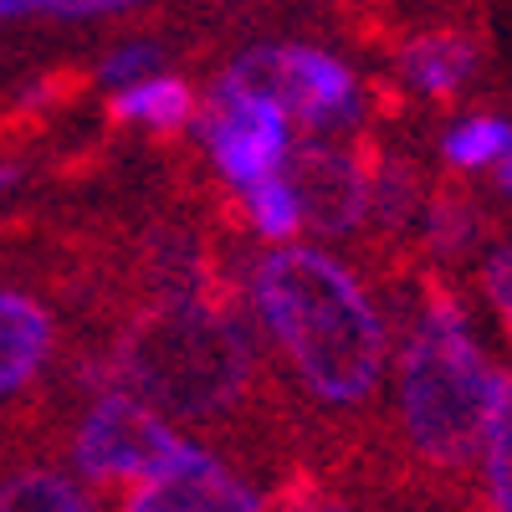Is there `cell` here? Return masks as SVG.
Masks as SVG:
<instances>
[{
    "label": "cell",
    "mask_w": 512,
    "mask_h": 512,
    "mask_svg": "<svg viewBox=\"0 0 512 512\" xmlns=\"http://www.w3.org/2000/svg\"><path fill=\"white\" fill-rule=\"evenodd\" d=\"M128 390L149 405L205 415L226 410L251 374V338L236 318H221L200 303H180L164 318L134 328L123 349Z\"/></svg>",
    "instance_id": "3957f363"
},
{
    "label": "cell",
    "mask_w": 512,
    "mask_h": 512,
    "mask_svg": "<svg viewBox=\"0 0 512 512\" xmlns=\"http://www.w3.org/2000/svg\"><path fill=\"white\" fill-rule=\"evenodd\" d=\"M190 123H195V139L216 159L221 180H231L236 190H246L262 175H277L297 144V123L287 118L282 103L246 93L226 77H216V88L205 93V108Z\"/></svg>",
    "instance_id": "5b68a950"
},
{
    "label": "cell",
    "mask_w": 512,
    "mask_h": 512,
    "mask_svg": "<svg viewBox=\"0 0 512 512\" xmlns=\"http://www.w3.org/2000/svg\"><path fill=\"white\" fill-rule=\"evenodd\" d=\"M282 169L303 200V226L318 236H354L369 221V169L359 154L338 144H292Z\"/></svg>",
    "instance_id": "ba28073f"
},
{
    "label": "cell",
    "mask_w": 512,
    "mask_h": 512,
    "mask_svg": "<svg viewBox=\"0 0 512 512\" xmlns=\"http://www.w3.org/2000/svg\"><path fill=\"white\" fill-rule=\"evenodd\" d=\"M159 67H164V52L154 47V41H123L118 52L103 57L98 82H108V88H123V82H139V77H149V72H159Z\"/></svg>",
    "instance_id": "ac0fdd59"
},
{
    "label": "cell",
    "mask_w": 512,
    "mask_h": 512,
    "mask_svg": "<svg viewBox=\"0 0 512 512\" xmlns=\"http://www.w3.org/2000/svg\"><path fill=\"white\" fill-rule=\"evenodd\" d=\"M241 205H246V221L262 241H292L303 231V200H297V185L287 180V169L277 175H262L241 190Z\"/></svg>",
    "instance_id": "4fadbf2b"
},
{
    "label": "cell",
    "mask_w": 512,
    "mask_h": 512,
    "mask_svg": "<svg viewBox=\"0 0 512 512\" xmlns=\"http://www.w3.org/2000/svg\"><path fill=\"white\" fill-rule=\"evenodd\" d=\"M482 287H487L492 313H497V318L507 323V333H512V246H492V251H487Z\"/></svg>",
    "instance_id": "d6986e66"
},
{
    "label": "cell",
    "mask_w": 512,
    "mask_h": 512,
    "mask_svg": "<svg viewBox=\"0 0 512 512\" xmlns=\"http://www.w3.org/2000/svg\"><path fill=\"white\" fill-rule=\"evenodd\" d=\"M93 497L62 472H16L0 482V512H82Z\"/></svg>",
    "instance_id": "5bb4252c"
},
{
    "label": "cell",
    "mask_w": 512,
    "mask_h": 512,
    "mask_svg": "<svg viewBox=\"0 0 512 512\" xmlns=\"http://www.w3.org/2000/svg\"><path fill=\"white\" fill-rule=\"evenodd\" d=\"M47 103H52V88H41V82L21 93V108H47Z\"/></svg>",
    "instance_id": "603a6c76"
},
{
    "label": "cell",
    "mask_w": 512,
    "mask_h": 512,
    "mask_svg": "<svg viewBox=\"0 0 512 512\" xmlns=\"http://www.w3.org/2000/svg\"><path fill=\"white\" fill-rule=\"evenodd\" d=\"M400 82L420 98H451L466 88V77L477 72V41L461 31H425L415 41H405L400 57Z\"/></svg>",
    "instance_id": "30bf717a"
},
{
    "label": "cell",
    "mask_w": 512,
    "mask_h": 512,
    "mask_svg": "<svg viewBox=\"0 0 512 512\" xmlns=\"http://www.w3.org/2000/svg\"><path fill=\"white\" fill-rule=\"evenodd\" d=\"M477 461H482L487 502L502 507V512H512V374H502L497 395H492V410H487V425H482Z\"/></svg>",
    "instance_id": "7c38bea8"
},
{
    "label": "cell",
    "mask_w": 512,
    "mask_h": 512,
    "mask_svg": "<svg viewBox=\"0 0 512 512\" xmlns=\"http://www.w3.org/2000/svg\"><path fill=\"white\" fill-rule=\"evenodd\" d=\"M113 113L128 123H144V128H185L195 118V93L185 88L180 77H139V82H123L113 88Z\"/></svg>",
    "instance_id": "8fae6325"
},
{
    "label": "cell",
    "mask_w": 512,
    "mask_h": 512,
    "mask_svg": "<svg viewBox=\"0 0 512 512\" xmlns=\"http://www.w3.org/2000/svg\"><path fill=\"white\" fill-rule=\"evenodd\" d=\"M420 205V180L405 164H379L369 169V216L384 226H405Z\"/></svg>",
    "instance_id": "2e32d148"
},
{
    "label": "cell",
    "mask_w": 512,
    "mask_h": 512,
    "mask_svg": "<svg viewBox=\"0 0 512 512\" xmlns=\"http://www.w3.org/2000/svg\"><path fill=\"white\" fill-rule=\"evenodd\" d=\"M41 11V0H0V21H11V16H31Z\"/></svg>",
    "instance_id": "7402d4cb"
},
{
    "label": "cell",
    "mask_w": 512,
    "mask_h": 512,
    "mask_svg": "<svg viewBox=\"0 0 512 512\" xmlns=\"http://www.w3.org/2000/svg\"><path fill=\"white\" fill-rule=\"evenodd\" d=\"M425 236H431L436 251L461 256L466 246L477 241V210L466 205L461 195H441V200L425 205Z\"/></svg>",
    "instance_id": "e0dca14e"
},
{
    "label": "cell",
    "mask_w": 512,
    "mask_h": 512,
    "mask_svg": "<svg viewBox=\"0 0 512 512\" xmlns=\"http://www.w3.org/2000/svg\"><path fill=\"white\" fill-rule=\"evenodd\" d=\"M144 6V0H57V6H47L52 16H67V21H93V16H123Z\"/></svg>",
    "instance_id": "ffe728a7"
},
{
    "label": "cell",
    "mask_w": 512,
    "mask_h": 512,
    "mask_svg": "<svg viewBox=\"0 0 512 512\" xmlns=\"http://www.w3.org/2000/svg\"><path fill=\"white\" fill-rule=\"evenodd\" d=\"M246 297L297 384L333 410L364 405L390 369V323L328 251L272 246L246 267Z\"/></svg>",
    "instance_id": "6da1fadb"
},
{
    "label": "cell",
    "mask_w": 512,
    "mask_h": 512,
    "mask_svg": "<svg viewBox=\"0 0 512 512\" xmlns=\"http://www.w3.org/2000/svg\"><path fill=\"white\" fill-rule=\"evenodd\" d=\"M16 185H21V169H16V164H0V195L16 190Z\"/></svg>",
    "instance_id": "cb8c5ba5"
},
{
    "label": "cell",
    "mask_w": 512,
    "mask_h": 512,
    "mask_svg": "<svg viewBox=\"0 0 512 512\" xmlns=\"http://www.w3.org/2000/svg\"><path fill=\"white\" fill-rule=\"evenodd\" d=\"M497 190L512 195V139H507V149H502V159H497Z\"/></svg>",
    "instance_id": "44dd1931"
},
{
    "label": "cell",
    "mask_w": 512,
    "mask_h": 512,
    "mask_svg": "<svg viewBox=\"0 0 512 512\" xmlns=\"http://www.w3.org/2000/svg\"><path fill=\"white\" fill-rule=\"evenodd\" d=\"M497 384L502 369L482 354L466 313L451 297H431L395 359V410L410 451L441 472L472 466Z\"/></svg>",
    "instance_id": "7a4b0ae2"
},
{
    "label": "cell",
    "mask_w": 512,
    "mask_h": 512,
    "mask_svg": "<svg viewBox=\"0 0 512 512\" xmlns=\"http://www.w3.org/2000/svg\"><path fill=\"white\" fill-rule=\"evenodd\" d=\"M52 354V318L21 292H0V400L21 395Z\"/></svg>",
    "instance_id": "9c48e42d"
},
{
    "label": "cell",
    "mask_w": 512,
    "mask_h": 512,
    "mask_svg": "<svg viewBox=\"0 0 512 512\" xmlns=\"http://www.w3.org/2000/svg\"><path fill=\"white\" fill-rule=\"evenodd\" d=\"M47 6H57V0H41V11H47Z\"/></svg>",
    "instance_id": "d4e9b609"
},
{
    "label": "cell",
    "mask_w": 512,
    "mask_h": 512,
    "mask_svg": "<svg viewBox=\"0 0 512 512\" xmlns=\"http://www.w3.org/2000/svg\"><path fill=\"white\" fill-rule=\"evenodd\" d=\"M175 436L180 431L144 395L113 390L82 415L77 441H72V461L93 487H139L159 472V461L175 446Z\"/></svg>",
    "instance_id": "8992f818"
},
{
    "label": "cell",
    "mask_w": 512,
    "mask_h": 512,
    "mask_svg": "<svg viewBox=\"0 0 512 512\" xmlns=\"http://www.w3.org/2000/svg\"><path fill=\"white\" fill-rule=\"evenodd\" d=\"M507 139H512V123H507V118L477 113V118H461L451 134L441 139V154H446V164H456V169H487V164L502 159Z\"/></svg>",
    "instance_id": "9a60e30c"
},
{
    "label": "cell",
    "mask_w": 512,
    "mask_h": 512,
    "mask_svg": "<svg viewBox=\"0 0 512 512\" xmlns=\"http://www.w3.org/2000/svg\"><path fill=\"white\" fill-rule=\"evenodd\" d=\"M221 77L282 103L287 118L297 128H313V134H338V128H354L364 118L359 77L338 57L313 47H251Z\"/></svg>",
    "instance_id": "277c9868"
},
{
    "label": "cell",
    "mask_w": 512,
    "mask_h": 512,
    "mask_svg": "<svg viewBox=\"0 0 512 512\" xmlns=\"http://www.w3.org/2000/svg\"><path fill=\"white\" fill-rule=\"evenodd\" d=\"M128 507L134 512H251L262 507V492H251V482H241L216 451L175 436L159 472L128 492Z\"/></svg>",
    "instance_id": "52a82bcc"
}]
</instances>
